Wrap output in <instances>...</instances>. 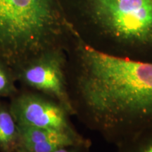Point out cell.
<instances>
[{
    "label": "cell",
    "mask_w": 152,
    "mask_h": 152,
    "mask_svg": "<svg viewBox=\"0 0 152 152\" xmlns=\"http://www.w3.org/2000/svg\"><path fill=\"white\" fill-rule=\"evenodd\" d=\"M91 146L92 142L90 140H87L82 143L61 148L54 152H90Z\"/></svg>",
    "instance_id": "10"
},
{
    "label": "cell",
    "mask_w": 152,
    "mask_h": 152,
    "mask_svg": "<svg viewBox=\"0 0 152 152\" xmlns=\"http://www.w3.org/2000/svg\"><path fill=\"white\" fill-rule=\"evenodd\" d=\"M73 115L115 147L152 130V64L106 55L73 34L65 48Z\"/></svg>",
    "instance_id": "1"
},
{
    "label": "cell",
    "mask_w": 152,
    "mask_h": 152,
    "mask_svg": "<svg viewBox=\"0 0 152 152\" xmlns=\"http://www.w3.org/2000/svg\"><path fill=\"white\" fill-rule=\"evenodd\" d=\"M9 109L17 124L80 134L67 109L54 99L30 90L13 99Z\"/></svg>",
    "instance_id": "5"
},
{
    "label": "cell",
    "mask_w": 152,
    "mask_h": 152,
    "mask_svg": "<svg viewBox=\"0 0 152 152\" xmlns=\"http://www.w3.org/2000/svg\"><path fill=\"white\" fill-rule=\"evenodd\" d=\"M15 80L14 71L0 61V97L16 94Z\"/></svg>",
    "instance_id": "9"
},
{
    "label": "cell",
    "mask_w": 152,
    "mask_h": 152,
    "mask_svg": "<svg viewBox=\"0 0 152 152\" xmlns=\"http://www.w3.org/2000/svg\"><path fill=\"white\" fill-rule=\"evenodd\" d=\"M19 139L16 151L54 152L61 148L87 141L81 134L53 129L18 125Z\"/></svg>",
    "instance_id": "6"
},
{
    "label": "cell",
    "mask_w": 152,
    "mask_h": 152,
    "mask_svg": "<svg viewBox=\"0 0 152 152\" xmlns=\"http://www.w3.org/2000/svg\"><path fill=\"white\" fill-rule=\"evenodd\" d=\"M115 152H152V130L116 147Z\"/></svg>",
    "instance_id": "8"
},
{
    "label": "cell",
    "mask_w": 152,
    "mask_h": 152,
    "mask_svg": "<svg viewBox=\"0 0 152 152\" xmlns=\"http://www.w3.org/2000/svg\"><path fill=\"white\" fill-rule=\"evenodd\" d=\"M80 40L109 56L152 64V0H59Z\"/></svg>",
    "instance_id": "2"
},
{
    "label": "cell",
    "mask_w": 152,
    "mask_h": 152,
    "mask_svg": "<svg viewBox=\"0 0 152 152\" xmlns=\"http://www.w3.org/2000/svg\"><path fill=\"white\" fill-rule=\"evenodd\" d=\"M16 80L30 90L54 99L73 115L67 83V54L64 48L47 51L14 72Z\"/></svg>",
    "instance_id": "4"
},
{
    "label": "cell",
    "mask_w": 152,
    "mask_h": 152,
    "mask_svg": "<svg viewBox=\"0 0 152 152\" xmlns=\"http://www.w3.org/2000/svg\"><path fill=\"white\" fill-rule=\"evenodd\" d=\"M14 152H19V151H14Z\"/></svg>",
    "instance_id": "11"
},
{
    "label": "cell",
    "mask_w": 152,
    "mask_h": 152,
    "mask_svg": "<svg viewBox=\"0 0 152 152\" xmlns=\"http://www.w3.org/2000/svg\"><path fill=\"white\" fill-rule=\"evenodd\" d=\"M18 126L9 109L0 105V150L14 152L18 144Z\"/></svg>",
    "instance_id": "7"
},
{
    "label": "cell",
    "mask_w": 152,
    "mask_h": 152,
    "mask_svg": "<svg viewBox=\"0 0 152 152\" xmlns=\"http://www.w3.org/2000/svg\"><path fill=\"white\" fill-rule=\"evenodd\" d=\"M72 34L59 0H0V61L14 72Z\"/></svg>",
    "instance_id": "3"
}]
</instances>
